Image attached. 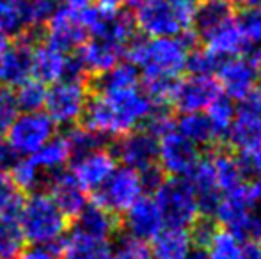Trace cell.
<instances>
[{"instance_id": "816d5d0a", "label": "cell", "mask_w": 261, "mask_h": 259, "mask_svg": "<svg viewBox=\"0 0 261 259\" xmlns=\"http://www.w3.org/2000/svg\"><path fill=\"white\" fill-rule=\"evenodd\" d=\"M240 259H261V247L256 243H244Z\"/></svg>"}, {"instance_id": "ac0fdd59", "label": "cell", "mask_w": 261, "mask_h": 259, "mask_svg": "<svg viewBox=\"0 0 261 259\" xmlns=\"http://www.w3.org/2000/svg\"><path fill=\"white\" fill-rule=\"evenodd\" d=\"M219 96L220 87L215 78L210 75H190L189 78L178 82L171 103H174L181 114H192L204 112Z\"/></svg>"}, {"instance_id": "7dc6e473", "label": "cell", "mask_w": 261, "mask_h": 259, "mask_svg": "<svg viewBox=\"0 0 261 259\" xmlns=\"http://www.w3.org/2000/svg\"><path fill=\"white\" fill-rule=\"evenodd\" d=\"M18 158H20V156L14 153V149L9 146V142H7L4 137L0 138V170L9 172L11 167L16 163Z\"/></svg>"}, {"instance_id": "7c38bea8", "label": "cell", "mask_w": 261, "mask_h": 259, "mask_svg": "<svg viewBox=\"0 0 261 259\" xmlns=\"http://www.w3.org/2000/svg\"><path fill=\"white\" fill-rule=\"evenodd\" d=\"M252 206H254V197H252L251 185L244 183L233 190L224 192L212 213L215 215V220L222 225V229L245 238Z\"/></svg>"}, {"instance_id": "7402d4cb", "label": "cell", "mask_w": 261, "mask_h": 259, "mask_svg": "<svg viewBox=\"0 0 261 259\" xmlns=\"http://www.w3.org/2000/svg\"><path fill=\"white\" fill-rule=\"evenodd\" d=\"M126 50L112 41L100 38H87V41L76 50V61L84 73L98 76L109 71L112 66L121 63V57Z\"/></svg>"}, {"instance_id": "f1b7e54d", "label": "cell", "mask_w": 261, "mask_h": 259, "mask_svg": "<svg viewBox=\"0 0 261 259\" xmlns=\"http://www.w3.org/2000/svg\"><path fill=\"white\" fill-rule=\"evenodd\" d=\"M31 160L38 165V169L45 174V178L61 172L71 162V153L64 140V135H55L41 149L31 155Z\"/></svg>"}, {"instance_id": "f546056e", "label": "cell", "mask_w": 261, "mask_h": 259, "mask_svg": "<svg viewBox=\"0 0 261 259\" xmlns=\"http://www.w3.org/2000/svg\"><path fill=\"white\" fill-rule=\"evenodd\" d=\"M210 163H212L213 176L222 194L244 185V178L247 172H245L244 162L234 155L226 151L215 153L210 156Z\"/></svg>"}, {"instance_id": "7bdbcfd3", "label": "cell", "mask_w": 261, "mask_h": 259, "mask_svg": "<svg viewBox=\"0 0 261 259\" xmlns=\"http://www.w3.org/2000/svg\"><path fill=\"white\" fill-rule=\"evenodd\" d=\"M23 195L13 183L9 172L0 170V217H16Z\"/></svg>"}, {"instance_id": "9a60e30c", "label": "cell", "mask_w": 261, "mask_h": 259, "mask_svg": "<svg viewBox=\"0 0 261 259\" xmlns=\"http://www.w3.org/2000/svg\"><path fill=\"white\" fill-rule=\"evenodd\" d=\"M158 138L149 130H134L117 138L114 156L123 167L134 169L137 172L151 169L156 165Z\"/></svg>"}, {"instance_id": "4316f807", "label": "cell", "mask_w": 261, "mask_h": 259, "mask_svg": "<svg viewBox=\"0 0 261 259\" xmlns=\"http://www.w3.org/2000/svg\"><path fill=\"white\" fill-rule=\"evenodd\" d=\"M192 236L187 229L165 227L153 240L151 256L153 259H189L192 254Z\"/></svg>"}, {"instance_id": "4dcf8cb0", "label": "cell", "mask_w": 261, "mask_h": 259, "mask_svg": "<svg viewBox=\"0 0 261 259\" xmlns=\"http://www.w3.org/2000/svg\"><path fill=\"white\" fill-rule=\"evenodd\" d=\"M174 128L179 135H183L187 140H190L197 148L199 146H208L217 140L204 112L181 114V118L174 123Z\"/></svg>"}, {"instance_id": "ab89813d", "label": "cell", "mask_w": 261, "mask_h": 259, "mask_svg": "<svg viewBox=\"0 0 261 259\" xmlns=\"http://www.w3.org/2000/svg\"><path fill=\"white\" fill-rule=\"evenodd\" d=\"M27 31L34 32L45 27L46 21L54 16L55 11L61 7L59 0H21Z\"/></svg>"}, {"instance_id": "1f68e13d", "label": "cell", "mask_w": 261, "mask_h": 259, "mask_svg": "<svg viewBox=\"0 0 261 259\" xmlns=\"http://www.w3.org/2000/svg\"><path fill=\"white\" fill-rule=\"evenodd\" d=\"M141 85V75L130 63H117L109 71L96 76L94 91H117Z\"/></svg>"}, {"instance_id": "6f0895ef", "label": "cell", "mask_w": 261, "mask_h": 259, "mask_svg": "<svg viewBox=\"0 0 261 259\" xmlns=\"http://www.w3.org/2000/svg\"><path fill=\"white\" fill-rule=\"evenodd\" d=\"M258 83H259V94H258V96L261 98V75H259V80H258Z\"/></svg>"}, {"instance_id": "484cf974", "label": "cell", "mask_w": 261, "mask_h": 259, "mask_svg": "<svg viewBox=\"0 0 261 259\" xmlns=\"http://www.w3.org/2000/svg\"><path fill=\"white\" fill-rule=\"evenodd\" d=\"M234 18L237 16L231 0H201L194 11L192 28H196L197 34L204 38L210 32L233 21Z\"/></svg>"}, {"instance_id": "11a10c76", "label": "cell", "mask_w": 261, "mask_h": 259, "mask_svg": "<svg viewBox=\"0 0 261 259\" xmlns=\"http://www.w3.org/2000/svg\"><path fill=\"white\" fill-rule=\"evenodd\" d=\"M244 6H261V0H244Z\"/></svg>"}, {"instance_id": "f6af8a7d", "label": "cell", "mask_w": 261, "mask_h": 259, "mask_svg": "<svg viewBox=\"0 0 261 259\" xmlns=\"http://www.w3.org/2000/svg\"><path fill=\"white\" fill-rule=\"evenodd\" d=\"M16 116H18V108L16 103H14L13 93L0 87V138L6 137L7 130L13 125Z\"/></svg>"}, {"instance_id": "7a4b0ae2", "label": "cell", "mask_w": 261, "mask_h": 259, "mask_svg": "<svg viewBox=\"0 0 261 259\" xmlns=\"http://www.w3.org/2000/svg\"><path fill=\"white\" fill-rule=\"evenodd\" d=\"M156 105L141 85L117 91H94L91 94L84 126L101 138H119L148 123Z\"/></svg>"}, {"instance_id": "83f0119b", "label": "cell", "mask_w": 261, "mask_h": 259, "mask_svg": "<svg viewBox=\"0 0 261 259\" xmlns=\"http://www.w3.org/2000/svg\"><path fill=\"white\" fill-rule=\"evenodd\" d=\"M187 180L190 181L194 192H196L201 211H210V213H212L215 204L219 203L222 192H220L219 185H217V181H215V176H213L210 158L199 160L197 165L194 167L192 172L187 176Z\"/></svg>"}, {"instance_id": "e0dca14e", "label": "cell", "mask_w": 261, "mask_h": 259, "mask_svg": "<svg viewBox=\"0 0 261 259\" xmlns=\"http://www.w3.org/2000/svg\"><path fill=\"white\" fill-rule=\"evenodd\" d=\"M87 41L80 13L59 7L45 25V43L64 53H75Z\"/></svg>"}, {"instance_id": "d6986e66", "label": "cell", "mask_w": 261, "mask_h": 259, "mask_svg": "<svg viewBox=\"0 0 261 259\" xmlns=\"http://www.w3.org/2000/svg\"><path fill=\"white\" fill-rule=\"evenodd\" d=\"M71 162L73 163L69 172L87 192H96L117 167V160L114 153L103 146L82 156H76Z\"/></svg>"}, {"instance_id": "836d02e7", "label": "cell", "mask_w": 261, "mask_h": 259, "mask_svg": "<svg viewBox=\"0 0 261 259\" xmlns=\"http://www.w3.org/2000/svg\"><path fill=\"white\" fill-rule=\"evenodd\" d=\"M9 176L21 194L23 192L31 194V192L39 190L46 181L45 174L38 169V165L32 162L31 156H20L16 160V163L11 167Z\"/></svg>"}, {"instance_id": "cb8c5ba5", "label": "cell", "mask_w": 261, "mask_h": 259, "mask_svg": "<svg viewBox=\"0 0 261 259\" xmlns=\"http://www.w3.org/2000/svg\"><path fill=\"white\" fill-rule=\"evenodd\" d=\"M75 220L76 231L101 240H110L119 227L117 215L110 213L109 210H105L103 206L96 204L94 200L86 204V208L76 215Z\"/></svg>"}, {"instance_id": "db71d44e", "label": "cell", "mask_w": 261, "mask_h": 259, "mask_svg": "<svg viewBox=\"0 0 261 259\" xmlns=\"http://www.w3.org/2000/svg\"><path fill=\"white\" fill-rule=\"evenodd\" d=\"M9 41L11 39L7 38V36H4V34H0V53H2V50L6 48L7 45H9Z\"/></svg>"}, {"instance_id": "60d3db41", "label": "cell", "mask_w": 261, "mask_h": 259, "mask_svg": "<svg viewBox=\"0 0 261 259\" xmlns=\"http://www.w3.org/2000/svg\"><path fill=\"white\" fill-rule=\"evenodd\" d=\"M234 20L249 48L261 46V6H245Z\"/></svg>"}, {"instance_id": "f35d334b", "label": "cell", "mask_w": 261, "mask_h": 259, "mask_svg": "<svg viewBox=\"0 0 261 259\" xmlns=\"http://www.w3.org/2000/svg\"><path fill=\"white\" fill-rule=\"evenodd\" d=\"M64 140L69 148V153H71V160L103 146V138L100 135L80 125L69 126V130L64 133Z\"/></svg>"}, {"instance_id": "8992f818", "label": "cell", "mask_w": 261, "mask_h": 259, "mask_svg": "<svg viewBox=\"0 0 261 259\" xmlns=\"http://www.w3.org/2000/svg\"><path fill=\"white\" fill-rule=\"evenodd\" d=\"M153 194L167 227L187 229L196 224L203 213L196 192L187 178L164 180Z\"/></svg>"}, {"instance_id": "3957f363", "label": "cell", "mask_w": 261, "mask_h": 259, "mask_svg": "<svg viewBox=\"0 0 261 259\" xmlns=\"http://www.w3.org/2000/svg\"><path fill=\"white\" fill-rule=\"evenodd\" d=\"M16 222L25 242H31L34 247L57 250L68 235V217L45 190L31 192V195L23 199L16 213Z\"/></svg>"}, {"instance_id": "681fc988", "label": "cell", "mask_w": 261, "mask_h": 259, "mask_svg": "<svg viewBox=\"0 0 261 259\" xmlns=\"http://www.w3.org/2000/svg\"><path fill=\"white\" fill-rule=\"evenodd\" d=\"M244 167H245V172H252L261 180V148L254 149V151L247 153L244 156Z\"/></svg>"}, {"instance_id": "ba28073f", "label": "cell", "mask_w": 261, "mask_h": 259, "mask_svg": "<svg viewBox=\"0 0 261 259\" xmlns=\"http://www.w3.org/2000/svg\"><path fill=\"white\" fill-rule=\"evenodd\" d=\"M146 188L142 183L141 172L128 167H116L109 180L98 188L94 194V203L103 206L110 213L119 215L124 213L132 204H135L142 195Z\"/></svg>"}, {"instance_id": "44dd1931", "label": "cell", "mask_w": 261, "mask_h": 259, "mask_svg": "<svg viewBox=\"0 0 261 259\" xmlns=\"http://www.w3.org/2000/svg\"><path fill=\"white\" fill-rule=\"evenodd\" d=\"M46 194L66 217H76L89 203L87 190L75 180L69 170H61L46 178Z\"/></svg>"}, {"instance_id": "d4e9b609", "label": "cell", "mask_w": 261, "mask_h": 259, "mask_svg": "<svg viewBox=\"0 0 261 259\" xmlns=\"http://www.w3.org/2000/svg\"><path fill=\"white\" fill-rule=\"evenodd\" d=\"M203 39H204V48L210 53H213L219 61L238 57L242 53H245L244 50L249 48L240 28H238L237 20L229 21V23L222 25L217 31L210 32Z\"/></svg>"}, {"instance_id": "5b68a950", "label": "cell", "mask_w": 261, "mask_h": 259, "mask_svg": "<svg viewBox=\"0 0 261 259\" xmlns=\"http://www.w3.org/2000/svg\"><path fill=\"white\" fill-rule=\"evenodd\" d=\"M91 100V87L84 75H73L46 89L43 110L57 126H75L84 119Z\"/></svg>"}, {"instance_id": "8fae6325", "label": "cell", "mask_w": 261, "mask_h": 259, "mask_svg": "<svg viewBox=\"0 0 261 259\" xmlns=\"http://www.w3.org/2000/svg\"><path fill=\"white\" fill-rule=\"evenodd\" d=\"M261 68L251 57L238 55L226 59L217 68V83L229 100L242 101L254 93L261 75Z\"/></svg>"}, {"instance_id": "9c48e42d", "label": "cell", "mask_w": 261, "mask_h": 259, "mask_svg": "<svg viewBox=\"0 0 261 259\" xmlns=\"http://www.w3.org/2000/svg\"><path fill=\"white\" fill-rule=\"evenodd\" d=\"M82 23L87 31V38H100L128 48L135 39V23L128 13L121 11H105L93 4L80 13Z\"/></svg>"}, {"instance_id": "5bb4252c", "label": "cell", "mask_w": 261, "mask_h": 259, "mask_svg": "<svg viewBox=\"0 0 261 259\" xmlns=\"http://www.w3.org/2000/svg\"><path fill=\"white\" fill-rule=\"evenodd\" d=\"M32 32L13 38L0 53V87H18L32 76Z\"/></svg>"}, {"instance_id": "b9f144b4", "label": "cell", "mask_w": 261, "mask_h": 259, "mask_svg": "<svg viewBox=\"0 0 261 259\" xmlns=\"http://www.w3.org/2000/svg\"><path fill=\"white\" fill-rule=\"evenodd\" d=\"M112 259H153L148 242L132 235H123L112 243Z\"/></svg>"}, {"instance_id": "2e32d148", "label": "cell", "mask_w": 261, "mask_h": 259, "mask_svg": "<svg viewBox=\"0 0 261 259\" xmlns=\"http://www.w3.org/2000/svg\"><path fill=\"white\" fill-rule=\"evenodd\" d=\"M73 75H84L76 57L71 53H64L54 46L41 43L32 48V78L39 80L45 85H52L59 80Z\"/></svg>"}, {"instance_id": "52a82bcc", "label": "cell", "mask_w": 261, "mask_h": 259, "mask_svg": "<svg viewBox=\"0 0 261 259\" xmlns=\"http://www.w3.org/2000/svg\"><path fill=\"white\" fill-rule=\"evenodd\" d=\"M57 135V125L45 110L18 112L6 133V140L18 156H31Z\"/></svg>"}, {"instance_id": "d6a6232c", "label": "cell", "mask_w": 261, "mask_h": 259, "mask_svg": "<svg viewBox=\"0 0 261 259\" xmlns=\"http://www.w3.org/2000/svg\"><path fill=\"white\" fill-rule=\"evenodd\" d=\"M244 242L240 236L227 229H215L204 245V254L208 259H240Z\"/></svg>"}, {"instance_id": "74e56055", "label": "cell", "mask_w": 261, "mask_h": 259, "mask_svg": "<svg viewBox=\"0 0 261 259\" xmlns=\"http://www.w3.org/2000/svg\"><path fill=\"white\" fill-rule=\"evenodd\" d=\"M25 249V238L16 217H0V259H14Z\"/></svg>"}, {"instance_id": "6da1fadb", "label": "cell", "mask_w": 261, "mask_h": 259, "mask_svg": "<svg viewBox=\"0 0 261 259\" xmlns=\"http://www.w3.org/2000/svg\"><path fill=\"white\" fill-rule=\"evenodd\" d=\"M189 36L134 39L126 48L128 63L142 75L144 93L156 107L171 103L190 53Z\"/></svg>"}, {"instance_id": "c3c4849f", "label": "cell", "mask_w": 261, "mask_h": 259, "mask_svg": "<svg viewBox=\"0 0 261 259\" xmlns=\"http://www.w3.org/2000/svg\"><path fill=\"white\" fill-rule=\"evenodd\" d=\"M14 259H61L57 250L46 249V247H32V249L21 250L20 256Z\"/></svg>"}, {"instance_id": "603a6c76", "label": "cell", "mask_w": 261, "mask_h": 259, "mask_svg": "<svg viewBox=\"0 0 261 259\" xmlns=\"http://www.w3.org/2000/svg\"><path fill=\"white\" fill-rule=\"evenodd\" d=\"M57 254L61 259H112V243L73 229L61 242Z\"/></svg>"}, {"instance_id": "9f6ffc18", "label": "cell", "mask_w": 261, "mask_h": 259, "mask_svg": "<svg viewBox=\"0 0 261 259\" xmlns=\"http://www.w3.org/2000/svg\"><path fill=\"white\" fill-rule=\"evenodd\" d=\"M130 6H134V7H137V6H141V4H144V2H148V0H126Z\"/></svg>"}, {"instance_id": "4fadbf2b", "label": "cell", "mask_w": 261, "mask_h": 259, "mask_svg": "<svg viewBox=\"0 0 261 259\" xmlns=\"http://www.w3.org/2000/svg\"><path fill=\"white\" fill-rule=\"evenodd\" d=\"M227 138L244 155L261 148V98L258 94H251L234 107Z\"/></svg>"}, {"instance_id": "f907efd6", "label": "cell", "mask_w": 261, "mask_h": 259, "mask_svg": "<svg viewBox=\"0 0 261 259\" xmlns=\"http://www.w3.org/2000/svg\"><path fill=\"white\" fill-rule=\"evenodd\" d=\"M59 2H61V6L66 7V9L75 11V13H82L84 9L93 6L94 0H59Z\"/></svg>"}, {"instance_id": "e575fe53", "label": "cell", "mask_w": 261, "mask_h": 259, "mask_svg": "<svg viewBox=\"0 0 261 259\" xmlns=\"http://www.w3.org/2000/svg\"><path fill=\"white\" fill-rule=\"evenodd\" d=\"M46 89L48 87L43 82L36 78H27L23 83H20L18 87H14V103H16L18 112H34V110H43L46 100Z\"/></svg>"}, {"instance_id": "d590c367", "label": "cell", "mask_w": 261, "mask_h": 259, "mask_svg": "<svg viewBox=\"0 0 261 259\" xmlns=\"http://www.w3.org/2000/svg\"><path fill=\"white\" fill-rule=\"evenodd\" d=\"M204 116L208 118L210 126H212L213 133H215V138H227V133H229L231 123H233L234 118V105L233 100H229L227 96H222L220 94L217 100L212 101V105L204 110Z\"/></svg>"}, {"instance_id": "bcb514c9", "label": "cell", "mask_w": 261, "mask_h": 259, "mask_svg": "<svg viewBox=\"0 0 261 259\" xmlns=\"http://www.w3.org/2000/svg\"><path fill=\"white\" fill-rule=\"evenodd\" d=\"M252 197H254V206L251 211V218H249V229L247 236L251 238H261V194L256 190V185L251 183Z\"/></svg>"}, {"instance_id": "277c9868", "label": "cell", "mask_w": 261, "mask_h": 259, "mask_svg": "<svg viewBox=\"0 0 261 259\" xmlns=\"http://www.w3.org/2000/svg\"><path fill=\"white\" fill-rule=\"evenodd\" d=\"M197 0H148L135 7V28L146 38L189 36Z\"/></svg>"}, {"instance_id": "8d00e7d4", "label": "cell", "mask_w": 261, "mask_h": 259, "mask_svg": "<svg viewBox=\"0 0 261 259\" xmlns=\"http://www.w3.org/2000/svg\"><path fill=\"white\" fill-rule=\"evenodd\" d=\"M23 32L29 31L21 0H0V34L13 39Z\"/></svg>"}, {"instance_id": "ee69618b", "label": "cell", "mask_w": 261, "mask_h": 259, "mask_svg": "<svg viewBox=\"0 0 261 259\" xmlns=\"http://www.w3.org/2000/svg\"><path fill=\"white\" fill-rule=\"evenodd\" d=\"M222 61L217 59L213 53H210L206 48L203 50H190L189 59H187V69H190L192 75H210L217 71L219 64Z\"/></svg>"}, {"instance_id": "f5cc1de1", "label": "cell", "mask_w": 261, "mask_h": 259, "mask_svg": "<svg viewBox=\"0 0 261 259\" xmlns=\"http://www.w3.org/2000/svg\"><path fill=\"white\" fill-rule=\"evenodd\" d=\"M124 2H126V0H94L93 4L105 11H121Z\"/></svg>"}, {"instance_id": "30bf717a", "label": "cell", "mask_w": 261, "mask_h": 259, "mask_svg": "<svg viewBox=\"0 0 261 259\" xmlns=\"http://www.w3.org/2000/svg\"><path fill=\"white\" fill-rule=\"evenodd\" d=\"M199 148L179 135L176 128L158 137L156 162L162 172L172 178H187L199 162Z\"/></svg>"}, {"instance_id": "ffe728a7", "label": "cell", "mask_w": 261, "mask_h": 259, "mask_svg": "<svg viewBox=\"0 0 261 259\" xmlns=\"http://www.w3.org/2000/svg\"><path fill=\"white\" fill-rule=\"evenodd\" d=\"M124 227H126V235H132L139 240H155L167 225H165L164 215H162L160 208L155 203L153 197H144L132 204L126 211H124Z\"/></svg>"}]
</instances>
